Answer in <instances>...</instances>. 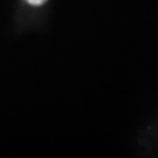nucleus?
<instances>
[{"label":"nucleus","mask_w":158,"mask_h":158,"mask_svg":"<svg viewBox=\"0 0 158 158\" xmlns=\"http://www.w3.org/2000/svg\"><path fill=\"white\" fill-rule=\"evenodd\" d=\"M26 1L32 6H40L42 4H45L47 0H26Z\"/></svg>","instance_id":"obj_1"}]
</instances>
